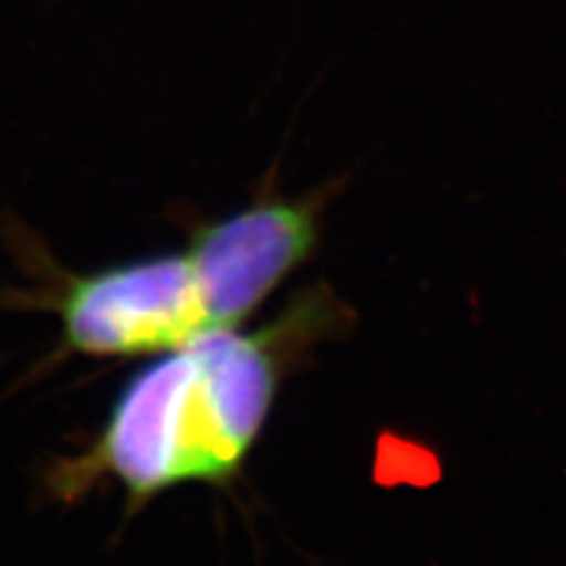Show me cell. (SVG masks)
I'll use <instances>...</instances> for the list:
<instances>
[{
	"mask_svg": "<svg viewBox=\"0 0 566 566\" xmlns=\"http://www.w3.org/2000/svg\"><path fill=\"white\" fill-rule=\"evenodd\" d=\"M340 322L343 305L314 286L260 328L156 354L120 385L93 444L48 470L50 491L74 503L112 476L137 512L187 482L227 484L258 444L289 364Z\"/></svg>",
	"mask_w": 566,
	"mask_h": 566,
	"instance_id": "obj_1",
	"label": "cell"
},
{
	"mask_svg": "<svg viewBox=\"0 0 566 566\" xmlns=\"http://www.w3.org/2000/svg\"><path fill=\"white\" fill-rule=\"evenodd\" d=\"M33 300L57 314L64 349L91 359L156 357L220 331L189 245L60 276Z\"/></svg>",
	"mask_w": 566,
	"mask_h": 566,
	"instance_id": "obj_2",
	"label": "cell"
},
{
	"mask_svg": "<svg viewBox=\"0 0 566 566\" xmlns=\"http://www.w3.org/2000/svg\"><path fill=\"white\" fill-rule=\"evenodd\" d=\"M272 175L253 203L201 222L189 234L220 331L239 328L314 253L318 218L345 185L333 180L291 199L272 191Z\"/></svg>",
	"mask_w": 566,
	"mask_h": 566,
	"instance_id": "obj_3",
	"label": "cell"
}]
</instances>
